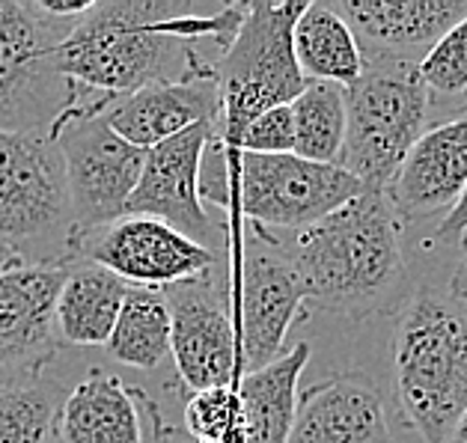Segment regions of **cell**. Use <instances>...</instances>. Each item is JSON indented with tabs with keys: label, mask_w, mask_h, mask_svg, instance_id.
Masks as SVG:
<instances>
[{
	"label": "cell",
	"mask_w": 467,
	"mask_h": 443,
	"mask_svg": "<svg viewBox=\"0 0 467 443\" xmlns=\"http://www.w3.org/2000/svg\"><path fill=\"white\" fill-rule=\"evenodd\" d=\"M301 304H306L304 283L289 263L280 235L244 221L238 286V357L244 375L283 357V339Z\"/></svg>",
	"instance_id": "10"
},
{
	"label": "cell",
	"mask_w": 467,
	"mask_h": 443,
	"mask_svg": "<svg viewBox=\"0 0 467 443\" xmlns=\"http://www.w3.org/2000/svg\"><path fill=\"white\" fill-rule=\"evenodd\" d=\"M247 4L212 15L182 0H99L57 48V66L78 96L122 98L138 89L214 75L221 54L238 36Z\"/></svg>",
	"instance_id": "1"
},
{
	"label": "cell",
	"mask_w": 467,
	"mask_h": 443,
	"mask_svg": "<svg viewBox=\"0 0 467 443\" xmlns=\"http://www.w3.org/2000/svg\"><path fill=\"white\" fill-rule=\"evenodd\" d=\"M467 191V113L426 129L390 185V202L402 223L447 214Z\"/></svg>",
	"instance_id": "16"
},
{
	"label": "cell",
	"mask_w": 467,
	"mask_h": 443,
	"mask_svg": "<svg viewBox=\"0 0 467 443\" xmlns=\"http://www.w3.org/2000/svg\"><path fill=\"white\" fill-rule=\"evenodd\" d=\"M295 57L306 81L351 87L363 75V51L346 18L330 4H310L295 25Z\"/></svg>",
	"instance_id": "22"
},
{
	"label": "cell",
	"mask_w": 467,
	"mask_h": 443,
	"mask_svg": "<svg viewBox=\"0 0 467 443\" xmlns=\"http://www.w3.org/2000/svg\"><path fill=\"white\" fill-rule=\"evenodd\" d=\"M221 119V89L214 75L191 77V81L158 84L122 96L110 105V129L131 146L150 152L167 143L176 134L193 129L200 122Z\"/></svg>",
	"instance_id": "18"
},
{
	"label": "cell",
	"mask_w": 467,
	"mask_h": 443,
	"mask_svg": "<svg viewBox=\"0 0 467 443\" xmlns=\"http://www.w3.org/2000/svg\"><path fill=\"white\" fill-rule=\"evenodd\" d=\"M235 152H254V155H292L295 152V119L292 108H275L262 113L244 129Z\"/></svg>",
	"instance_id": "28"
},
{
	"label": "cell",
	"mask_w": 467,
	"mask_h": 443,
	"mask_svg": "<svg viewBox=\"0 0 467 443\" xmlns=\"http://www.w3.org/2000/svg\"><path fill=\"white\" fill-rule=\"evenodd\" d=\"M129 283L96 263H75L57 298V336L69 345H108Z\"/></svg>",
	"instance_id": "21"
},
{
	"label": "cell",
	"mask_w": 467,
	"mask_h": 443,
	"mask_svg": "<svg viewBox=\"0 0 467 443\" xmlns=\"http://www.w3.org/2000/svg\"><path fill=\"white\" fill-rule=\"evenodd\" d=\"M310 4L298 0H256L238 36L214 63L221 89L218 143L235 152L244 129L262 113L286 108L306 89V77L295 57V25Z\"/></svg>",
	"instance_id": "4"
},
{
	"label": "cell",
	"mask_w": 467,
	"mask_h": 443,
	"mask_svg": "<svg viewBox=\"0 0 467 443\" xmlns=\"http://www.w3.org/2000/svg\"><path fill=\"white\" fill-rule=\"evenodd\" d=\"M75 263H96L113 271L129 286L164 292L176 283L209 274L214 253L212 247L191 242L164 221L125 214L105 230L78 238Z\"/></svg>",
	"instance_id": "11"
},
{
	"label": "cell",
	"mask_w": 467,
	"mask_h": 443,
	"mask_svg": "<svg viewBox=\"0 0 467 443\" xmlns=\"http://www.w3.org/2000/svg\"><path fill=\"white\" fill-rule=\"evenodd\" d=\"M289 108L295 119V155L316 164H339L348 131L346 87L310 81Z\"/></svg>",
	"instance_id": "24"
},
{
	"label": "cell",
	"mask_w": 467,
	"mask_h": 443,
	"mask_svg": "<svg viewBox=\"0 0 467 443\" xmlns=\"http://www.w3.org/2000/svg\"><path fill=\"white\" fill-rule=\"evenodd\" d=\"M54 443H60V438H57V440H54Z\"/></svg>",
	"instance_id": "35"
},
{
	"label": "cell",
	"mask_w": 467,
	"mask_h": 443,
	"mask_svg": "<svg viewBox=\"0 0 467 443\" xmlns=\"http://www.w3.org/2000/svg\"><path fill=\"white\" fill-rule=\"evenodd\" d=\"M348 131L339 167L367 191H390L408 152L426 134L429 89L420 63L372 57L346 89Z\"/></svg>",
	"instance_id": "6"
},
{
	"label": "cell",
	"mask_w": 467,
	"mask_h": 443,
	"mask_svg": "<svg viewBox=\"0 0 467 443\" xmlns=\"http://www.w3.org/2000/svg\"><path fill=\"white\" fill-rule=\"evenodd\" d=\"M0 242L27 265L75 263V218L51 131L0 129Z\"/></svg>",
	"instance_id": "5"
},
{
	"label": "cell",
	"mask_w": 467,
	"mask_h": 443,
	"mask_svg": "<svg viewBox=\"0 0 467 443\" xmlns=\"http://www.w3.org/2000/svg\"><path fill=\"white\" fill-rule=\"evenodd\" d=\"M289 443H393L375 381L343 372L301 390Z\"/></svg>",
	"instance_id": "17"
},
{
	"label": "cell",
	"mask_w": 467,
	"mask_h": 443,
	"mask_svg": "<svg viewBox=\"0 0 467 443\" xmlns=\"http://www.w3.org/2000/svg\"><path fill=\"white\" fill-rule=\"evenodd\" d=\"M170 310V357L191 393L235 387L242 369L235 319L209 274L176 283L164 292Z\"/></svg>",
	"instance_id": "12"
},
{
	"label": "cell",
	"mask_w": 467,
	"mask_h": 443,
	"mask_svg": "<svg viewBox=\"0 0 467 443\" xmlns=\"http://www.w3.org/2000/svg\"><path fill=\"white\" fill-rule=\"evenodd\" d=\"M226 161L233 202H238L242 218L275 232H301L316 226L367 191L339 164H316L295 152H226Z\"/></svg>",
	"instance_id": "9"
},
{
	"label": "cell",
	"mask_w": 467,
	"mask_h": 443,
	"mask_svg": "<svg viewBox=\"0 0 467 443\" xmlns=\"http://www.w3.org/2000/svg\"><path fill=\"white\" fill-rule=\"evenodd\" d=\"M310 355V343H298L265 369L242 375L235 384L238 419L233 443H289L298 414V378Z\"/></svg>",
	"instance_id": "19"
},
{
	"label": "cell",
	"mask_w": 467,
	"mask_h": 443,
	"mask_svg": "<svg viewBox=\"0 0 467 443\" xmlns=\"http://www.w3.org/2000/svg\"><path fill=\"white\" fill-rule=\"evenodd\" d=\"M420 77L435 96H467V18L420 60Z\"/></svg>",
	"instance_id": "26"
},
{
	"label": "cell",
	"mask_w": 467,
	"mask_h": 443,
	"mask_svg": "<svg viewBox=\"0 0 467 443\" xmlns=\"http://www.w3.org/2000/svg\"><path fill=\"white\" fill-rule=\"evenodd\" d=\"M21 265H27L25 259H21L18 253L9 244H4L0 242V277L4 274H9V271H16V268H21Z\"/></svg>",
	"instance_id": "32"
},
{
	"label": "cell",
	"mask_w": 467,
	"mask_h": 443,
	"mask_svg": "<svg viewBox=\"0 0 467 443\" xmlns=\"http://www.w3.org/2000/svg\"><path fill=\"white\" fill-rule=\"evenodd\" d=\"M450 292L455 294V298L467 301V232L459 238V265H455V271H452Z\"/></svg>",
	"instance_id": "31"
},
{
	"label": "cell",
	"mask_w": 467,
	"mask_h": 443,
	"mask_svg": "<svg viewBox=\"0 0 467 443\" xmlns=\"http://www.w3.org/2000/svg\"><path fill=\"white\" fill-rule=\"evenodd\" d=\"M214 140H218V125L200 122L146 152L140 181L129 200V214L164 221L191 242L209 247L212 238H218V226L202 206L200 176L202 158Z\"/></svg>",
	"instance_id": "14"
},
{
	"label": "cell",
	"mask_w": 467,
	"mask_h": 443,
	"mask_svg": "<svg viewBox=\"0 0 467 443\" xmlns=\"http://www.w3.org/2000/svg\"><path fill=\"white\" fill-rule=\"evenodd\" d=\"M280 242L306 301L318 310L369 319L405 298L402 218L387 191H363L325 221L280 235Z\"/></svg>",
	"instance_id": "2"
},
{
	"label": "cell",
	"mask_w": 467,
	"mask_h": 443,
	"mask_svg": "<svg viewBox=\"0 0 467 443\" xmlns=\"http://www.w3.org/2000/svg\"><path fill=\"white\" fill-rule=\"evenodd\" d=\"M69 265H21L0 277V387L42 378L60 348L57 298Z\"/></svg>",
	"instance_id": "13"
},
{
	"label": "cell",
	"mask_w": 467,
	"mask_h": 443,
	"mask_svg": "<svg viewBox=\"0 0 467 443\" xmlns=\"http://www.w3.org/2000/svg\"><path fill=\"white\" fill-rule=\"evenodd\" d=\"M447 443H467V414L459 419V423H455V428L450 431Z\"/></svg>",
	"instance_id": "33"
},
{
	"label": "cell",
	"mask_w": 467,
	"mask_h": 443,
	"mask_svg": "<svg viewBox=\"0 0 467 443\" xmlns=\"http://www.w3.org/2000/svg\"><path fill=\"white\" fill-rule=\"evenodd\" d=\"M69 390L54 381L0 387V443H54Z\"/></svg>",
	"instance_id": "25"
},
{
	"label": "cell",
	"mask_w": 467,
	"mask_h": 443,
	"mask_svg": "<svg viewBox=\"0 0 467 443\" xmlns=\"http://www.w3.org/2000/svg\"><path fill=\"white\" fill-rule=\"evenodd\" d=\"M140 390L108 372H93L69 390L57 438L60 443H143Z\"/></svg>",
	"instance_id": "20"
},
{
	"label": "cell",
	"mask_w": 467,
	"mask_h": 443,
	"mask_svg": "<svg viewBox=\"0 0 467 443\" xmlns=\"http://www.w3.org/2000/svg\"><path fill=\"white\" fill-rule=\"evenodd\" d=\"M110 105L113 98L81 96L51 129L69 181L75 242L129 214V200L146 164V152L110 129Z\"/></svg>",
	"instance_id": "7"
},
{
	"label": "cell",
	"mask_w": 467,
	"mask_h": 443,
	"mask_svg": "<svg viewBox=\"0 0 467 443\" xmlns=\"http://www.w3.org/2000/svg\"><path fill=\"white\" fill-rule=\"evenodd\" d=\"M330 6L355 33L363 60L390 57L420 63L467 18V0H339Z\"/></svg>",
	"instance_id": "15"
},
{
	"label": "cell",
	"mask_w": 467,
	"mask_h": 443,
	"mask_svg": "<svg viewBox=\"0 0 467 443\" xmlns=\"http://www.w3.org/2000/svg\"><path fill=\"white\" fill-rule=\"evenodd\" d=\"M393 381L402 419L423 443H447L467 414V301L420 289L393 331Z\"/></svg>",
	"instance_id": "3"
},
{
	"label": "cell",
	"mask_w": 467,
	"mask_h": 443,
	"mask_svg": "<svg viewBox=\"0 0 467 443\" xmlns=\"http://www.w3.org/2000/svg\"><path fill=\"white\" fill-rule=\"evenodd\" d=\"M235 419V387L193 393L185 407V435H191L197 443H233Z\"/></svg>",
	"instance_id": "27"
},
{
	"label": "cell",
	"mask_w": 467,
	"mask_h": 443,
	"mask_svg": "<svg viewBox=\"0 0 467 443\" xmlns=\"http://www.w3.org/2000/svg\"><path fill=\"white\" fill-rule=\"evenodd\" d=\"M170 443H197L191 435H170Z\"/></svg>",
	"instance_id": "34"
},
{
	"label": "cell",
	"mask_w": 467,
	"mask_h": 443,
	"mask_svg": "<svg viewBox=\"0 0 467 443\" xmlns=\"http://www.w3.org/2000/svg\"><path fill=\"white\" fill-rule=\"evenodd\" d=\"M108 351L131 369L161 366L170 355V310L161 292L129 286Z\"/></svg>",
	"instance_id": "23"
},
{
	"label": "cell",
	"mask_w": 467,
	"mask_h": 443,
	"mask_svg": "<svg viewBox=\"0 0 467 443\" xmlns=\"http://www.w3.org/2000/svg\"><path fill=\"white\" fill-rule=\"evenodd\" d=\"M78 21H57L39 4L0 0V129L51 131L81 98L57 66V48Z\"/></svg>",
	"instance_id": "8"
},
{
	"label": "cell",
	"mask_w": 467,
	"mask_h": 443,
	"mask_svg": "<svg viewBox=\"0 0 467 443\" xmlns=\"http://www.w3.org/2000/svg\"><path fill=\"white\" fill-rule=\"evenodd\" d=\"M45 15H51L57 21H81L84 15L93 13V6L99 0H36Z\"/></svg>",
	"instance_id": "29"
},
{
	"label": "cell",
	"mask_w": 467,
	"mask_h": 443,
	"mask_svg": "<svg viewBox=\"0 0 467 443\" xmlns=\"http://www.w3.org/2000/svg\"><path fill=\"white\" fill-rule=\"evenodd\" d=\"M464 232H467V191L462 194L459 206H455V209L447 214V218L441 221L435 238H438V242H459V238H462Z\"/></svg>",
	"instance_id": "30"
}]
</instances>
